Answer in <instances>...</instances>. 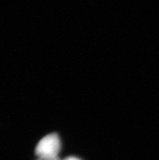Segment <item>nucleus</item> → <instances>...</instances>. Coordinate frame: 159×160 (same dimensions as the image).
I'll return each instance as SVG.
<instances>
[{"mask_svg": "<svg viewBox=\"0 0 159 160\" xmlns=\"http://www.w3.org/2000/svg\"><path fill=\"white\" fill-rule=\"evenodd\" d=\"M37 160H60L58 157H42Z\"/></svg>", "mask_w": 159, "mask_h": 160, "instance_id": "2", "label": "nucleus"}, {"mask_svg": "<svg viewBox=\"0 0 159 160\" xmlns=\"http://www.w3.org/2000/svg\"><path fill=\"white\" fill-rule=\"evenodd\" d=\"M62 160H81L79 158H77V157H73V156H70L67 157V158H65L64 159Z\"/></svg>", "mask_w": 159, "mask_h": 160, "instance_id": "3", "label": "nucleus"}, {"mask_svg": "<svg viewBox=\"0 0 159 160\" xmlns=\"http://www.w3.org/2000/svg\"><path fill=\"white\" fill-rule=\"evenodd\" d=\"M61 149V142L57 133H50L45 136L37 143L35 154L38 158L58 157Z\"/></svg>", "mask_w": 159, "mask_h": 160, "instance_id": "1", "label": "nucleus"}]
</instances>
